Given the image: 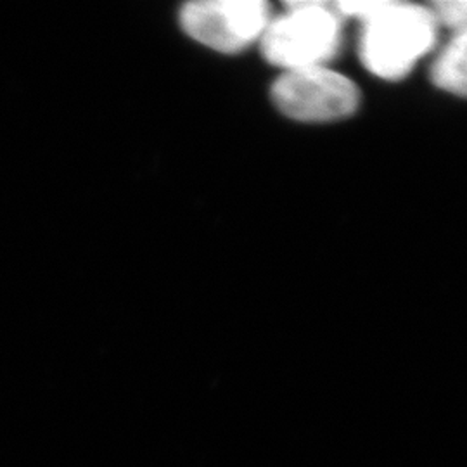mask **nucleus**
<instances>
[{"instance_id":"4","label":"nucleus","mask_w":467,"mask_h":467,"mask_svg":"<svg viewBox=\"0 0 467 467\" xmlns=\"http://www.w3.org/2000/svg\"><path fill=\"white\" fill-rule=\"evenodd\" d=\"M272 99L293 119L334 121L357 111L360 94L345 75L317 67L284 71L272 87Z\"/></svg>"},{"instance_id":"2","label":"nucleus","mask_w":467,"mask_h":467,"mask_svg":"<svg viewBox=\"0 0 467 467\" xmlns=\"http://www.w3.org/2000/svg\"><path fill=\"white\" fill-rule=\"evenodd\" d=\"M341 46V17L333 4L285 2V13L272 17L260 38L268 63L284 71L326 67Z\"/></svg>"},{"instance_id":"6","label":"nucleus","mask_w":467,"mask_h":467,"mask_svg":"<svg viewBox=\"0 0 467 467\" xmlns=\"http://www.w3.org/2000/svg\"><path fill=\"white\" fill-rule=\"evenodd\" d=\"M438 28H447L453 35L467 34V0H438L428 5Z\"/></svg>"},{"instance_id":"3","label":"nucleus","mask_w":467,"mask_h":467,"mask_svg":"<svg viewBox=\"0 0 467 467\" xmlns=\"http://www.w3.org/2000/svg\"><path fill=\"white\" fill-rule=\"evenodd\" d=\"M272 17L265 0H196L182 7L181 26L204 47L234 54L260 42Z\"/></svg>"},{"instance_id":"1","label":"nucleus","mask_w":467,"mask_h":467,"mask_svg":"<svg viewBox=\"0 0 467 467\" xmlns=\"http://www.w3.org/2000/svg\"><path fill=\"white\" fill-rule=\"evenodd\" d=\"M360 57L370 73L386 80L405 77L419 59L433 50L438 25L428 5L386 2L362 25Z\"/></svg>"},{"instance_id":"5","label":"nucleus","mask_w":467,"mask_h":467,"mask_svg":"<svg viewBox=\"0 0 467 467\" xmlns=\"http://www.w3.org/2000/svg\"><path fill=\"white\" fill-rule=\"evenodd\" d=\"M431 78L436 87L467 98V34L453 35L440 50L431 67Z\"/></svg>"}]
</instances>
